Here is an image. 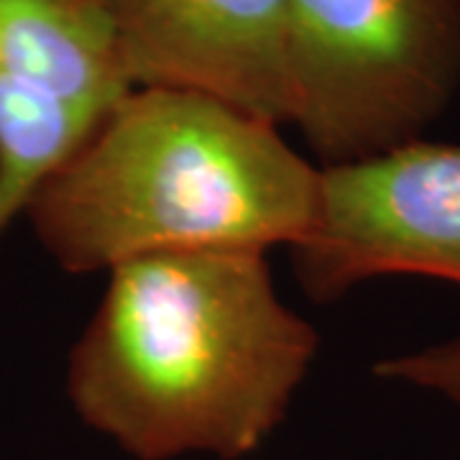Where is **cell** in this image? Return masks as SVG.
I'll list each match as a JSON object with an SVG mask.
<instances>
[{"mask_svg": "<svg viewBox=\"0 0 460 460\" xmlns=\"http://www.w3.org/2000/svg\"><path fill=\"white\" fill-rule=\"evenodd\" d=\"M289 253L302 292L323 305L384 277L460 287V141L320 166L313 228Z\"/></svg>", "mask_w": 460, "mask_h": 460, "instance_id": "cell-4", "label": "cell"}, {"mask_svg": "<svg viewBox=\"0 0 460 460\" xmlns=\"http://www.w3.org/2000/svg\"><path fill=\"white\" fill-rule=\"evenodd\" d=\"M320 166L279 126L223 100L133 87L23 217L69 274L192 251L296 246L313 228Z\"/></svg>", "mask_w": 460, "mask_h": 460, "instance_id": "cell-2", "label": "cell"}, {"mask_svg": "<svg viewBox=\"0 0 460 460\" xmlns=\"http://www.w3.org/2000/svg\"><path fill=\"white\" fill-rule=\"evenodd\" d=\"M131 90L108 0H0V235Z\"/></svg>", "mask_w": 460, "mask_h": 460, "instance_id": "cell-5", "label": "cell"}, {"mask_svg": "<svg viewBox=\"0 0 460 460\" xmlns=\"http://www.w3.org/2000/svg\"><path fill=\"white\" fill-rule=\"evenodd\" d=\"M320 350L266 253L120 263L72 345L66 396L133 460H243L279 429Z\"/></svg>", "mask_w": 460, "mask_h": 460, "instance_id": "cell-1", "label": "cell"}, {"mask_svg": "<svg viewBox=\"0 0 460 460\" xmlns=\"http://www.w3.org/2000/svg\"><path fill=\"white\" fill-rule=\"evenodd\" d=\"M133 87L187 90L289 123L284 0H108Z\"/></svg>", "mask_w": 460, "mask_h": 460, "instance_id": "cell-6", "label": "cell"}, {"mask_svg": "<svg viewBox=\"0 0 460 460\" xmlns=\"http://www.w3.org/2000/svg\"><path fill=\"white\" fill-rule=\"evenodd\" d=\"M374 376L443 396L445 402L460 410V335L443 343L389 356L374 366Z\"/></svg>", "mask_w": 460, "mask_h": 460, "instance_id": "cell-7", "label": "cell"}, {"mask_svg": "<svg viewBox=\"0 0 460 460\" xmlns=\"http://www.w3.org/2000/svg\"><path fill=\"white\" fill-rule=\"evenodd\" d=\"M292 111L320 166L425 138L460 93V0H284Z\"/></svg>", "mask_w": 460, "mask_h": 460, "instance_id": "cell-3", "label": "cell"}]
</instances>
